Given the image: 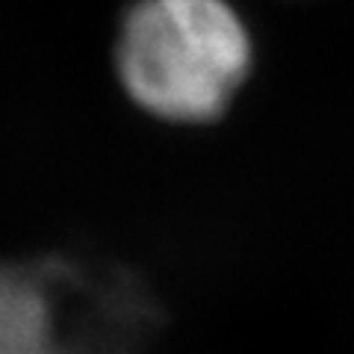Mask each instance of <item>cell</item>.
Listing matches in <instances>:
<instances>
[{"label": "cell", "instance_id": "1", "mask_svg": "<svg viewBox=\"0 0 354 354\" xmlns=\"http://www.w3.org/2000/svg\"><path fill=\"white\" fill-rule=\"evenodd\" d=\"M248 65V36L225 0H142L121 36V77L165 118H207Z\"/></svg>", "mask_w": 354, "mask_h": 354}, {"label": "cell", "instance_id": "2", "mask_svg": "<svg viewBox=\"0 0 354 354\" xmlns=\"http://www.w3.org/2000/svg\"><path fill=\"white\" fill-rule=\"evenodd\" d=\"M83 283L57 263L0 266V354H130L136 322L95 319Z\"/></svg>", "mask_w": 354, "mask_h": 354}]
</instances>
